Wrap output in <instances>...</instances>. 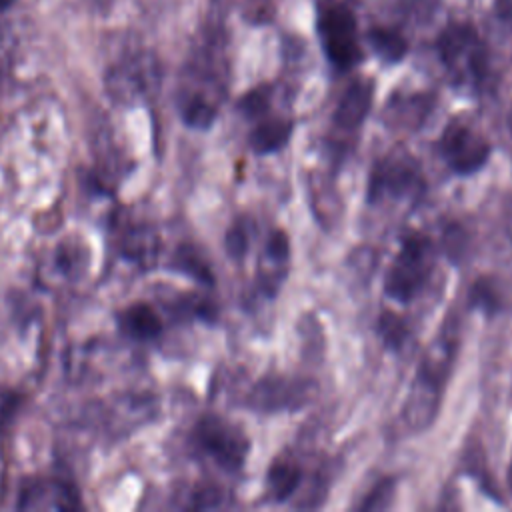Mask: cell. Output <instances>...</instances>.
I'll return each instance as SVG.
<instances>
[{"mask_svg": "<svg viewBox=\"0 0 512 512\" xmlns=\"http://www.w3.org/2000/svg\"><path fill=\"white\" fill-rule=\"evenodd\" d=\"M458 346V330L450 320L430 342L424 352L416 378L408 390L404 402V420L412 430L428 428L440 410V398L444 382L452 370Z\"/></svg>", "mask_w": 512, "mask_h": 512, "instance_id": "cell-1", "label": "cell"}, {"mask_svg": "<svg viewBox=\"0 0 512 512\" xmlns=\"http://www.w3.org/2000/svg\"><path fill=\"white\" fill-rule=\"evenodd\" d=\"M440 64L454 86L480 88L488 78V48L468 22H450L436 40Z\"/></svg>", "mask_w": 512, "mask_h": 512, "instance_id": "cell-2", "label": "cell"}, {"mask_svg": "<svg viewBox=\"0 0 512 512\" xmlns=\"http://www.w3.org/2000/svg\"><path fill=\"white\" fill-rule=\"evenodd\" d=\"M316 34L326 60L336 70H350L362 62L364 52L360 46L358 20L352 8L342 2L318 6Z\"/></svg>", "mask_w": 512, "mask_h": 512, "instance_id": "cell-3", "label": "cell"}, {"mask_svg": "<svg viewBox=\"0 0 512 512\" xmlns=\"http://www.w3.org/2000/svg\"><path fill=\"white\" fill-rule=\"evenodd\" d=\"M432 266H434L432 242L422 234L404 236L400 250L394 256L384 278L386 296L400 304H408L426 286Z\"/></svg>", "mask_w": 512, "mask_h": 512, "instance_id": "cell-4", "label": "cell"}, {"mask_svg": "<svg viewBox=\"0 0 512 512\" xmlns=\"http://www.w3.org/2000/svg\"><path fill=\"white\" fill-rule=\"evenodd\" d=\"M194 440L220 468L228 472L240 470L250 452L248 436L236 424L214 414L198 420Z\"/></svg>", "mask_w": 512, "mask_h": 512, "instance_id": "cell-5", "label": "cell"}, {"mask_svg": "<svg viewBox=\"0 0 512 512\" xmlns=\"http://www.w3.org/2000/svg\"><path fill=\"white\" fill-rule=\"evenodd\" d=\"M438 150L452 172L468 176L488 162L492 146L478 130L460 122H450L438 140Z\"/></svg>", "mask_w": 512, "mask_h": 512, "instance_id": "cell-6", "label": "cell"}, {"mask_svg": "<svg viewBox=\"0 0 512 512\" xmlns=\"http://www.w3.org/2000/svg\"><path fill=\"white\" fill-rule=\"evenodd\" d=\"M424 192V180L418 164L410 156H388L380 160L368 182V200L382 198L408 200Z\"/></svg>", "mask_w": 512, "mask_h": 512, "instance_id": "cell-7", "label": "cell"}, {"mask_svg": "<svg viewBox=\"0 0 512 512\" xmlns=\"http://www.w3.org/2000/svg\"><path fill=\"white\" fill-rule=\"evenodd\" d=\"M314 396V382L296 376H264L260 378L250 394L248 406L256 412L274 414L286 410H298L308 404Z\"/></svg>", "mask_w": 512, "mask_h": 512, "instance_id": "cell-8", "label": "cell"}, {"mask_svg": "<svg viewBox=\"0 0 512 512\" xmlns=\"http://www.w3.org/2000/svg\"><path fill=\"white\" fill-rule=\"evenodd\" d=\"M78 506V492L70 484L56 480H38L28 484V488L22 490L18 504L22 510H74Z\"/></svg>", "mask_w": 512, "mask_h": 512, "instance_id": "cell-9", "label": "cell"}, {"mask_svg": "<svg viewBox=\"0 0 512 512\" xmlns=\"http://www.w3.org/2000/svg\"><path fill=\"white\" fill-rule=\"evenodd\" d=\"M374 84L368 78L354 80L340 96L334 110V124L342 130L358 128L372 108Z\"/></svg>", "mask_w": 512, "mask_h": 512, "instance_id": "cell-10", "label": "cell"}, {"mask_svg": "<svg viewBox=\"0 0 512 512\" xmlns=\"http://www.w3.org/2000/svg\"><path fill=\"white\" fill-rule=\"evenodd\" d=\"M468 306L486 316L500 314L506 308V288L496 276H480L470 284Z\"/></svg>", "mask_w": 512, "mask_h": 512, "instance_id": "cell-11", "label": "cell"}, {"mask_svg": "<svg viewBox=\"0 0 512 512\" xmlns=\"http://www.w3.org/2000/svg\"><path fill=\"white\" fill-rule=\"evenodd\" d=\"M118 324L124 334L138 340H150L162 332V320L158 312L144 302H136L128 306L120 316Z\"/></svg>", "mask_w": 512, "mask_h": 512, "instance_id": "cell-12", "label": "cell"}, {"mask_svg": "<svg viewBox=\"0 0 512 512\" xmlns=\"http://www.w3.org/2000/svg\"><path fill=\"white\" fill-rule=\"evenodd\" d=\"M294 122L284 118H266L262 120L248 136V144L256 154H272L286 146L292 136Z\"/></svg>", "mask_w": 512, "mask_h": 512, "instance_id": "cell-13", "label": "cell"}, {"mask_svg": "<svg viewBox=\"0 0 512 512\" xmlns=\"http://www.w3.org/2000/svg\"><path fill=\"white\" fill-rule=\"evenodd\" d=\"M302 470L292 460H274L266 472V492L274 502L288 500L300 486Z\"/></svg>", "mask_w": 512, "mask_h": 512, "instance_id": "cell-14", "label": "cell"}, {"mask_svg": "<svg viewBox=\"0 0 512 512\" xmlns=\"http://www.w3.org/2000/svg\"><path fill=\"white\" fill-rule=\"evenodd\" d=\"M366 40L374 54L386 64H398L408 54V40L394 28L374 26L368 30Z\"/></svg>", "mask_w": 512, "mask_h": 512, "instance_id": "cell-15", "label": "cell"}, {"mask_svg": "<svg viewBox=\"0 0 512 512\" xmlns=\"http://www.w3.org/2000/svg\"><path fill=\"white\" fill-rule=\"evenodd\" d=\"M182 120L186 122V126L190 128H198V130H206L214 124L218 112L216 106L206 100L202 94H192L182 102Z\"/></svg>", "mask_w": 512, "mask_h": 512, "instance_id": "cell-16", "label": "cell"}, {"mask_svg": "<svg viewBox=\"0 0 512 512\" xmlns=\"http://www.w3.org/2000/svg\"><path fill=\"white\" fill-rule=\"evenodd\" d=\"M376 330H378V336H380V340L384 342V346L388 350L402 348V344L408 338V324H406V320L402 316H398L396 312H392V310H386V312H382L378 316Z\"/></svg>", "mask_w": 512, "mask_h": 512, "instance_id": "cell-17", "label": "cell"}, {"mask_svg": "<svg viewBox=\"0 0 512 512\" xmlns=\"http://www.w3.org/2000/svg\"><path fill=\"white\" fill-rule=\"evenodd\" d=\"M174 266L180 272L192 276L194 280H198L202 284H212L214 282L210 266L204 262L200 252L196 248H192V246H180L178 248L176 258H174Z\"/></svg>", "mask_w": 512, "mask_h": 512, "instance_id": "cell-18", "label": "cell"}, {"mask_svg": "<svg viewBox=\"0 0 512 512\" xmlns=\"http://www.w3.org/2000/svg\"><path fill=\"white\" fill-rule=\"evenodd\" d=\"M394 490H396V480L394 478H382L380 482H376L370 492L362 498V502L358 504V510L362 512H372V510H384L392 504L394 498Z\"/></svg>", "mask_w": 512, "mask_h": 512, "instance_id": "cell-19", "label": "cell"}, {"mask_svg": "<svg viewBox=\"0 0 512 512\" xmlns=\"http://www.w3.org/2000/svg\"><path fill=\"white\" fill-rule=\"evenodd\" d=\"M270 100H272V90L270 86H256L252 88L250 92H246L240 102H238V108L244 116H260L264 114L268 108H270Z\"/></svg>", "mask_w": 512, "mask_h": 512, "instance_id": "cell-20", "label": "cell"}, {"mask_svg": "<svg viewBox=\"0 0 512 512\" xmlns=\"http://www.w3.org/2000/svg\"><path fill=\"white\" fill-rule=\"evenodd\" d=\"M248 246H250V238H248L246 226L240 224V222L232 224V226L228 228V232H226V238H224L226 254H228L232 260L240 262V260L246 256Z\"/></svg>", "mask_w": 512, "mask_h": 512, "instance_id": "cell-21", "label": "cell"}, {"mask_svg": "<svg viewBox=\"0 0 512 512\" xmlns=\"http://www.w3.org/2000/svg\"><path fill=\"white\" fill-rule=\"evenodd\" d=\"M266 256L280 264V262H286L288 256H290V238L284 230H274L268 240H266Z\"/></svg>", "mask_w": 512, "mask_h": 512, "instance_id": "cell-22", "label": "cell"}, {"mask_svg": "<svg viewBox=\"0 0 512 512\" xmlns=\"http://www.w3.org/2000/svg\"><path fill=\"white\" fill-rule=\"evenodd\" d=\"M466 248V236L462 234V230L458 226H452L446 230L444 234V250L446 254L456 262V258H460L464 254Z\"/></svg>", "mask_w": 512, "mask_h": 512, "instance_id": "cell-23", "label": "cell"}, {"mask_svg": "<svg viewBox=\"0 0 512 512\" xmlns=\"http://www.w3.org/2000/svg\"><path fill=\"white\" fill-rule=\"evenodd\" d=\"M504 222H506V232H508V236L512 238V198L506 202V208H504Z\"/></svg>", "mask_w": 512, "mask_h": 512, "instance_id": "cell-24", "label": "cell"}, {"mask_svg": "<svg viewBox=\"0 0 512 512\" xmlns=\"http://www.w3.org/2000/svg\"><path fill=\"white\" fill-rule=\"evenodd\" d=\"M506 484H508V488L512 492V458H510V464H508V470H506Z\"/></svg>", "mask_w": 512, "mask_h": 512, "instance_id": "cell-25", "label": "cell"}, {"mask_svg": "<svg viewBox=\"0 0 512 512\" xmlns=\"http://www.w3.org/2000/svg\"><path fill=\"white\" fill-rule=\"evenodd\" d=\"M10 2H12V0H0V10H4L6 6H10Z\"/></svg>", "mask_w": 512, "mask_h": 512, "instance_id": "cell-26", "label": "cell"}, {"mask_svg": "<svg viewBox=\"0 0 512 512\" xmlns=\"http://www.w3.org/2000/svg\"><path fill=\"white\" fill-rule=\"evenodd\" d=\"M508 130H510V134H512V114H510V118H508Z\"/></svg>", "mask_w": 512, "mask_h": 512, "instance_id": "cell-27", "label": "cell"}]
</instances>
